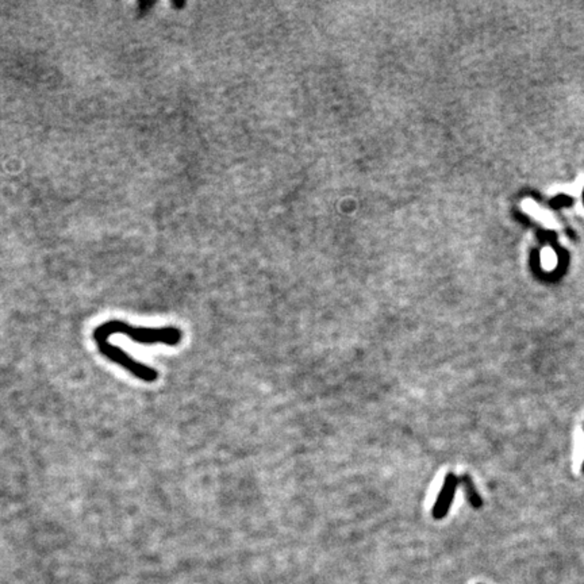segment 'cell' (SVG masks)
Masks as SVG:
<instances>
[{
    "mask_svg": "<svg viewBox=\"0 0 584 584\" xmlns=\"http://www.w3.org/2000/svg\"><path fill=\"white\" fill-rule=\"evenodd\" d=\"M542 265L548 270L553 268L557 263V257H556L555 252L551 248H545L541 253Z\"/></svg>",
    "mask_w": 584,
    "mask_h": 584,
    "instance_id": "8992f818",
    "label": "cell"
},
{
    "mask_svg": "<svg viewBox=\"0 0 584 584\" xmlns=\"http://www.w3.org/2000/svg\"><path fill=\"white\" fill-rule=\"evenodd\" d=\"M583 472H584V463H583Z\"/></svg>",
    "mask_w": 584,
    "mask_h": 584,
    "instance_id": "52a82bcc",
    "label": "cell"
},
{
    "mask_svg": "<svg viewBox=\"0 0 584 584\" xmlns=\"http://www.w3.org/2000/svg\"><path fill=\"white\" fill-rule=\"evenodd\" d=\"M460 485V479L457 478L453 472H449V473L445 476V480H443V483H442L441 490H440V492H439L437 500H436V503H434V506H433V509H431V517H433L434 519L440 521V519H443V518L448 515L449 510H451V506H452V503H453L457 485Z\"/></svg>",
    "mask_w": 584,
    "mask_h": 584,
    "instance_id": "3957f363",
    "label": "cell"
},
{
    "mask_svg": "<svg viewBox=\"0 0 584 584\" xmlns=\"http://www.w3.org/2000/svg\"><path fill=\"white\" fill-rule=\"evenodd\" d=\"M460 485H463L464 492H465V497H467V500H468L470 506H472L473 509H480V507L483 506V499L480 497L479 491L476 490V485L473 483V480H472L470 475L464 473V475L460 478Z\"/></svg>",
    "mask_w": 584,
    "mask_h": 584,
    "instance_id": "5b68a950",
    "label": "cell"
},
{
    "mask_svg": "<svg viewBox=\"0 0 584 584\" xmlns=\"http://www.w3.org/2000/svg\"><path fill=\"white\" fill-rule=\"evenodd\" d=\"M522 207H524V210L527 211V214H530L533 218H536L537 221H540L545 226L551 228L557 226L553 215L549 214L546 210H544L540 206H537L533 200H525Z\"/></svg>",
    "mask_w": 584,
    "mask_h": 584,
    "instance_id": "277c9868",
    "label": "cell"
},
{
    "mask_svg": "<svg viewBox=\"0 0 584 584\" xmlns=\"http://www.w3.org/2000/svg\"><path fill=\"white\" fill-rule=\"evenodd\" d=\"M114 334H123L133 342L143 345H155L164 343L168 346H176L183 340V333L180 329L175 326L167 328H137L125 321L113 319L106 321L98 328H95L92 337L95 343L100 341H109Z\"/></svg>",
    "mask_w": 584,
    "mask_h": 584,
    "instance_id": "6da1fadb",
    "label": "cell"
},
{
    "mask_svg": "<svg viewBox=\"0 0 584 584\" xmlns=\"http://www.w3.org/2000/svg\"><path fill=\"white\" fill-rule=\"evenodd\" d=\"M97 348L99 351L100 355L109 358L111 363L122 367L123 370L130 372L134 378L138 380H143L146 383H153L158 379V372L155 368L143 364L141 361L136 360L134 357L130 356L128 352L121 349L119 346L114 345L113 342L100 341L97 342Z\"/></svg>",
    "mask_w": 584,
    "mask_h": 584,
    "instance_id": "7a4b0ae2",
    "label": "cell"
}]
</instances>
